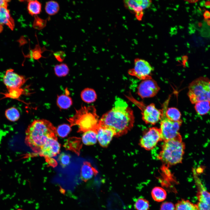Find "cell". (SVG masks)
<instances>
[{"label": "cell", "mask_w": 210, "mask_h": 210, "mask_svg": "<svg viewBox=\"0 0 210 210\" xmlns=\"http://www.w3.org/2000/svg\"><path fill=\"white\" fill-rule=\"evenodd\" d=\"M134 206L136 210H149V203L145 199L140 197L135 201Z\"/></svg>", "instance_id": "obj_30"}, {"label": "cell", "mask_w": 210, "mask_h": 210, "mask_svg": "<svg viewBox=\"0 0 210 210\" xmlns=\"http://www.w3.org/2000/svg\"><path fill=\"white\" fill-rule=\"evenodd\" d=\"M204 6L206 8H210V1L208 0L205 1Z\"/></svg>", "instance_id": "obj_40"}, {"label": "cell", "mask_w": 210, "mask_h": 210, "mask_svg": "<svg viewBox=\"0 0 210 210\" xmlns=\"http://www.w3.org/2000/svg\"><path fill=\"white\" fill-rule=\"evenodd\" d=\"M175 210H198L196 204L188 200L181 199L178 201L175 205Z\"/></svg>", "instance_id": "obj_22"}, {"label": "cell", "mask_w": 210, "mask_h": 210, "mask_svg": "<svg viewBox=\"0 0 210 210\" xmlns=\"http://www.w3.org/2000/svg\"><path fill=\"white\" fill-rule=\"evenodd\" d=\"M194 178L197 188L196 196L198 202L196 204L198 210H210V192L207 190L194 169Z\"/></svg>", "instance_id": "obj_9"}, {"label": "cell", "mask_w": 210, "mask_h": 210, "mask_svg": "<svg viewBox=\"0 0 210 210\" xmlns=\"http://www.w3.org/2000/svg\"><path fill=\"white\" fill-rule=\"evenodd\" d=\"M97 138L100 145L103 147H107L111 141L114 134L111 129L100 127L97 131Z\"/></svg>", "instance_id": "obj_15"}, {"label": "cell", "mask_w": 210, "mask_h": 210, "mask_svg": "<svg viewBox=\"0 0 210 210\" xmlns=\"http://www.w3.org/2000/svg\"><path fill=\"white\" fill-rule=\"evenodd\" d=\"M185 148V144L180 134L174 138L164 141L158 156V159L168 166L181 163Z\"/></svg>", "instance_id": "obj_4"}, {"label": "cell", "mask_w": 210, "mask_h": 210, "mask_svg": "<svg viewBox=\"0 0 210 210\" xmlns=\"http://www.w3.org/2000/svg\"><path fill=\"white\" fill-rule=\"evenodd\" d=\"M204 12L203 13L204 20L206 22L207 20L210 19V11L206 10L204 8Z\"/></svg>", "instance_id": "obj_38"}, {"label": "cell", "mask_w": 210, "mask_h": 210, "mask_svg": "<svg viewBox=\"0 0 210 210\" xmlns=\"http://www.w3.org/2000/svg\"><path fill=\"white\" fill-rule=\"evenodd\" d=\"M152 67L146 60L139 58H136L134 61V68L128 71V74L142 80L152 78Z\"/></svg>", "instance_id": "obj_8"}, {"label": "cell", "mask_w": 210, "mask_h": 210, "mask_svg": "<svg viewBox=\"0 0 210 210\" xmlns=\"http://www.w3.org/2000/svg\"><path fill=\"white\" fill-rule=\"evenodd\" d=\"M126 97L141 110L142 119L146 124L154 125L160 121L162 110L157 108L154 103L145 105L144 103L135 99L131 95Z\"/></svg>", "instance_id": "obj_7"}, {"label": "cell", "mask_w": 210, "mask_h": 210, "mask_svg": "<svg viewBox=\"0 0 210 210\" xmlns=\"http://www.w3.org/2000/svg\"><path fill=\"white\" fill-rule=\"evenodd\" d=\"M152 197L154 200L157 202H161L166 198V191L160 187H155L152 190L151 192Z\"/></svg>", "instance_id": "obj_23"}, {"label": "cell", "mask_w": 210, "mask_h": 210, "mask_svg": "<svg viewBox=\"0 0 210 210\" xmlns=\"http://www.w3.org/2000/svg\"><path fill=\"white\" fill-rule=\"evenodd\" d=\"M34 18L33 27L34 29L40 30L43 29L46 26L47 20L41 18L37 15L34 16Z\"/></svg>", "instance_id": "obj_32"}, {"label": "cell", "mask_w": 210, "mask_h": 210, "mask_svg": "<svg viewBox=\"0 0 210 210\" xmlns=\"http://www.w3.org/2000/svg\"><path fill=\"white\" fill-rule=\"evenodd\" d=\"M54 55L56 59L59 62H62L64 60L66 54L63 51H58L54 53Z\"/></svg>", "instance_id": "obj_36"}, {"label": "cell", "mask_w": 210, "mask_h": 210, "mask_svg": "<svg viewBox=\"0 0 210 210\" xmlns=\"http://www.w3.org/2000/svg\"><path fill=\"white\" fill-rule=\"evenodd\" d=\"M199 0H189L188 1L189 3H195L199 1Z\"/></svg>", "instance_id": "obj_41"}, {"label": "cell", "mask_w": 210, "mask_h": 210, "mask_svg": "<svg viewBox=\"0 0 210 210\" xmlns=\"http://www.w3.org/2000/svg\"><path fill=\"white\" fill-rule=\"evenodd\" d=\"M205 22H206L207 25L208 26L210 27V19L207 20Z\"/></svg>", "instance_id": "obj_42"}, {"label": "cell", "mask_w": 210, "mask_h": 210, "mask_svg": "<svg viewBox=\"0 0 210 210\" xmlns=\"http://www.w3.org/2000/svg\"><path fill=\"white\" fill-rule=\"evenodd\" d=\"M70 156L67 154L62 153L58 158V160L62 167H65L70 162Z\"/></svg>", "instance_id": "obj_34"}, {"label": "cell", "mask_w": 210, "mask_h": 210, "mask_svg": "<svg viewBox=\"0 0 210 210\" xmlns=\"http://www.w3.org/2000/svg\"><path fill=\"white\" fill-rule=\"evenodd\" d=\"M82 99L85 102L90 103L95 101L97 95L95 91L92 88H87L83 90L80 94Z\"/></svg>", "instance_id": "obj_19"}, {"label": "cell", "mask_w": 210, "mask_h": 210, "mask_svg": "<svg viewBox=\"0 0 210 210\" xmlns=\"http://www.w3.org/2000/svg\"><path fill=\"white\" fill-rule=\"evenodd\" d=\"M160 210H175V206L171 202H165L161 204Z\"/></svg>", "instance_id": "obj_35"}, {"label": "cell", "mask_w": 210, "mask_h": 210, "mask_svg": "<svg viewBox=\"0 0 210 210\" xmlns=\"http://www.w3.org/2000/svg\"><path fill=\"white\" fill-rule=\"evenodd\" d=\"M60 147L57 139L50 138L42 147L38 154L45 159L51 158L59 153Z\"/></svg>", "instance_id": "obj_14"}, {"label": "cell", "mask_w": 210, "mask_h": 210, "mask_svg": "<svg viewBox=\"0 0 210 210\" xmlns=\"http://www.w3.org/2000/svg\"><path fill=\"white\" fill-rule=\"evenodd\" d=\"M166 117L173 121H177L181 120V114L179 111L175 107L168 108L165 111Z\"/></svg>", "instance_id": "obj_25"}, {"label": "cell", "mask_w": 210, "mask_h": 210, "mask_svg": "<svg viewBox=\"0 0 210 210\" xmlns=\"http://www.w3.org/2000/svg\"><path fill=\"white\" fill-rule=\"evenodd\" d=\"M46 161L49 166L52 167H55L57 165V163L56 160L51 158H45Z\"/></svg>", "instance_id": "obj_37"}, {"label": "cell", "mask_w": 210, "mask_h": 210, "mask_svg": "<svg viewBox=\"0 0 210 210\" xmlns=\"http://www.w3.org/2000/svg\"><path fill=\"white\" fill-rule=\"evenodd\" d=\"M54 70L56 75L59 77L66 76L69 71L68 67L64 63L56 65L54 67Z\"/></svg>", "instance_id": "obj_29"}, {"label": "cell", "mask_w": 210, "mask_h": 210, "mask_svg": "<svg viewBox=\"0 0 210 210\" xmlns=\"http://www.w3.org/2000/svg\"><path fill=\"white\" fill-rule=\"evenodd\" d=\"M82 141L85 145H91L95 144L97 140V133L93 131H89L83 134Z\"/></svg>", "instance_id": "obj_21"}, {"label": "cell", "mask_w": 210, "mask_h": 210, "mask_svg": "<svg viewBox=\"0 0 210 210\" xmlns=\"http://www.w3.org/2000/svg\"><path fill=\"white\" fill-rule=\"evenodd\" d=\"M17 210H23L21 209H18Z\"/></svg>", "instance_id": "obj_43"}, {"label": "cell", "mask_w": 210, "mask_h": 210, "mask_svg": "<svg viewBox=\"0 0 210 210\" xmlns=\"http://www.w3.org/2000/svg\"><path fill=\"white\" fill-rule=\"evenodd\" d=\"M26 80L24 76L16 73L12 69L7 70L3 78L8 91L21 88Z\"/></svg>", "instance_id": "obj_12"}, {"label": "cell", "mask_w": 210, "mask_h": 210, "mask_svg": "<svg viewBox=\"0 0 210 210\" xmlns=\"http://www.w3.org/2000/svg\"><path fill=\"white\" fill-rule=\"evenodd\" d=\"M6 118L11 122L18 120L20 117V114L18 110L14 107H11L7 109L5 112Z\"/></svg>", "instance_id": "obj_28"}, {"label": "cell", "mask_w": 210, "mask_h": 210, "mask_svg": "<svg viewBox=\"0 0 210 210\" xmlns=\"http://www.w3.org/2000/svg\"><path fill=\"white\" fill-rule=\"evenodd\" d=\"M162 141L159 128L152 127L148 129L140 139V146L147 150L153 149L158 143Z\"/></svg>", "instance_id": "obj_10"}, {"label": "cell", "mask_w": 210, "mask_h": 210, "mask_svg": "<svg viewBox=\"0 0 210 210\" xmlns=\"http://www.w3.org/2000/svg\"><path fill=\"white\" fill-rule=\"evenodd\" d=\"M0 24L6 25L12 30L14 28V20L7 8H0Z\"/></svg>", "instance_id": "obj_18"}, {"label": "cell", "mask_w": 210, "mask_h": 210, "mask_svg": "<svg viewBox=\"0 0 210 210\" xmlns=\"http://www.w3.org/2000/svg\"><path fill=\"white\" fill-rule=\"evenodd\" d=\"M71 127L70 125L66 124L60 125L56 128L57 135L62 138L65 137L71 131Z\"/></svg>", "instance_id": "obj_31"}, {"label": "cell", "mask_w": 210, "mask_h": 210, "mask_svg": "<svg viewBox=\"0 0 210 210\" xmlns=\"http://www.w3.org/2000/svg\"><path fill=\"white\" fill-rule=\"evenodd\" d=\"M9 1L6 0H0V8L1 7L7 8L8 3Z\"/></svg>", "instance_id": "obj_39"}, {"label": "cell", "mask_w": 210, "mask_h": 210, "mask_svg": "<svg viewBox=\"0 0 210 210\" xmlns=\"http://www.w3.org/2000/svg\"><path fill=\"white\" fill-rule=\"evenodd\" d=\"M71 127L77 126L78 133L93 131L97 133L99 119L94 106H83L76 112L72 117L67 119Z\"/></svg>", "instance_id": "obj_3"}, {"label": "cell", "mask_w": 210, "mask_h": 210, "mask_svg": "<svg viewBox=\"0 0 210 210\" xmlns=\"http://www.w3.org/2000/svg\"><path fill=\"white\" fill-rule=\"evenodd\" d=\"M98 173L97 170L93 167L90 162H83L81 169L80 177L81 180L86 182Z\"/></svg>", "instance_id": "obj_16"}, {"label": "cell", "mask_w": 210, "mask_h": 210, "mask_svg": "<svg viewBox=\"0 0 210 210\" xmlns=\"http://www.w3.org/2000/svg\"><path fill=\"white\" fill-rule=\"evenodd\" d=\"M170 97L169 96L162 105V113L160 121L159 129L163 141L174 138L180 135L179 130L182 123L181 120L177 121H173L165 116V111L168 108Z\"/></svg>", "instance_id": "obj_6"}, {"label": "cell", "mask_w": 210, "mask_h": 210, "mask_svg": "<svg viewBox=\"0 0 210 210\" xmlns=\"http://www.w3.org/2000/svg\"><path fill=\"white\" fill-rule=\"evenodd\" d=\"M82 142L80 137H71L68 139L63 146L66 150L71 151L79 155L82 146Z\"/></svg>", "instance_id": "obj_17"}, {"label": "cell", "mask_w": 210, "mask_h": 210, "mask_svg": "<svg viewBox=\"0 0 210 210\" xmlns=\"http://www.w3.org/2000/svg\"><path fill=\"white\" fill-rule=\"evenodd\" d=\"M137 89L138 95L144 99L155 97L160 89L157 82L151 78L142 80Z\"/></svg>", "instance_id": "obj_11"}, {"label": "cell", "mask_w": 210, "mask_h": 210, "mask_svg": "<svg viewBox=\"0 0 210 210\" xmlns=\"http://www.w3.org/2000/svg\"><path fill=\"white\" fill-rule=\"evenodd\" d=\"M124 2L125 7L133 12L139 20L142 19L143 10L149 8L152 3L151 1L149 0H126Z\"/></svg>", "instance_id": "obj_13"}, {"label": "cell", "mask_w": 210, "mask_h": 210, "mask_svg": "<svg viewBox=\"0 0 210 210\" xmlns=\"http://www.w3.org/2000/svg\"><path fill=\"white\" fill-rule=\"evenodd\" d=\"M23 90L21 88L8 91L7 93L4 94L5 97L4 98L17 99L23 93Z\"/></svg>", "instance_id": "obj_33"}, {"label": "cell", "mask_w": 210, "mask_h": 210, "mask_svg": "<svg viewBox=\"0 0 210 210\" xmlns=\"http://www.w3.org/2000/svg\"><path fill=\"white\" fill-rule=\"evenodd\" d=\"M134 118L132 110L126 102L118 98L114 107L99 119L98 127L110 129L113 132L114 136L120 137L132 128Z\"/></svg>", "instance_id": "obj_1"}, {"label": "cell", "mask_w": 210, "mask_h": 210, "mask_svg": "<svg viewBox=\"0 0 210 210\" xmlns=\"http://www.w3.org/2000/svg\"><path fill=\"white\" fill-rule=\"evenodd\" d=\"M57 104L61 109H67L72 105L73 102L71 98L68 95L62 94L57 96Z\"/></svg>", "instance_id": "obj_20"}, {"label": "cell", "mask_w": 210, "mask_h": 210, "mask_svg": "<svg viewBox=\"0 0 210 210\" xmlns=\"http://www.w3.org/2000/svg\"><path fill=\"white\" fill-rule=\"evenodd\" d=\"M187 95L191 103L195 104L201 101L210 102V79L199 77L191 82L188 86Z\"/></svg>", "instance_id": "obj_5"}, {"label": "cell", "mask_w": 210, "mask_h": 210, "mask_svg": "<svg viewBox=\"0 0 210 210\" xmlns=\"http://www.w3.org/2000/svg\"><path fill=\"white\" fill-rule=\"evenodd\" d=\"M195 109L200 115L207 114L210 110V102L207 101H201L195 104Z\"/></svg>", "instance_id": "obj_26"}, {"label": "cell", "mask_w": 210, "mask_h": 210, "mask_svg": "<svg viewBox=\"0 0 210 210\" xmlns=\"http://www.w3.org/2000/svg\"><path fill=\"white\" fill-rule=\"evenodd\" d=\"M59 9V5L57 2L50 1L46 3L45 10L47 13L50 15H53L57 14Z\"/></svg>", "instance_id": "obj_27"}, {"label": "cell", "mask_w": 210, "mask_h": 210, "mask_svg": "<svg viewBox=\"0 0 210 210\" xmlns=\"http://www.w3.org/2000/svg\"><path fill=\"white\" fill-rule=\"evenodd\" d=\"M25 134L26 144L38 154L48 139H57L56 128L50 121L43 119L33 121L28 126Z\"/></svg>", "instance_id": "obj_2"}, {"label": "cell", "mask_w": 210, "mask_h": 210, "mask_svg": "<svg viewBox=\"0 0 210 210\" xmlns=\"http://www.w3.org/2000/svg\"><path fill=\"white\" fill-rule=\"evenodd\" d=\"M41 4L37 0L29 1L27 6L28 13L32 16L39 14L41 12Z\"/></svg>", "instance_id": "obj_24"}]
</instances>
